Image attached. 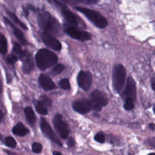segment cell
I'll use <instances>...</instances> for the list:
<instances>
[{
    "label": "cell",
    "instance_id": "29",
    "mask_svg": "<svg viewBox=\"0 0 155 155\" xmlns=\"http://www.w3.org/2000/svg\"><path fill=\"white\" fill-rule=\"evenodd\" d=\"M39 100L47 107H50L51 106V100L48 97V96L45 95H42L40 97Z\"/></svg>",
    "mask_w": 155,
    "mask_h": 155
},
{
    "label": "cell",
    "instance_id": "20",
    "mask_svg": "<svg viewBox=\"0 0 155 155\" xmlns=\"http://www.w3.org/2000/svg\"><path fill=\"white\" fill-rule=\"evenodd\" d=\"M13 51L15 53V54L18 57V58H19L20 59H21L22 58L27 52V50H22L21 48V45L18 43H17L16 42H13Z\"/></svg>",
    "mask_w": 155,
    "mask_h": 155
},
{
    "label": "cell",
    "instance_id": "22",
    "mask_svg": "<svg viewBox=\"0 0 155 155\" xmlns=\"http://www.w3.org/2000/svg\"><path fill=\"white\" fill-rule=\"evenodd\" d=\"M0 49L1 53L5 54L7 51V41L3 34L0 32Z\"/></svg>",
    "mask_w": 155,
    "mask_h": 155
},
{
    "label": "cell",
    "instance_id": "4",
    "mask_svg": "<svg viewBox=\"0 0 155 155\" xmlns=\"http://www.w3.org/2000/svg\"><path fill=\"white\" fill-rule=\"evenodd\" d=\"M125 75L126 71L122 65L117 64L114 67L113 71L112 81L114 88L117 93H119L123 88Z\"/></svg>",
    "mask_w": 155,
    "mask_h": 155
},
{
    "label": "cell",
    "instance_id": "36",
    "mask_svg": "<svg viewBox=\"0 0 155 155\" xmlns=\"http://www.w3.org/2000/svg\"><path fill=\"white\" fill-rule=\"evenodd\" d=\"M62 1L65 2H68V3H71V2H76V0H62Z\"/></svg>",
    "mask_w": 155,
    "mask_h": 155
},
{
    "label": "cell",
    "instance_id": "15",
    "mask_svg": "<svg viewBox=\"0 0 155 155\" xmlns=\"http://www.w3.org/2000/svg\"><path fill=\"white\" fill-rule=\"evenodd\" d=\"M4 22L10 27V28L12 29L13 33L15 37L18 39V40L20 42V43L22 45H26L27 41L25 38V36L23 34V33L19 29L18 27H16L7 18L4 17Z\"/></svg>",
    "mask_w": 155,
    "mask_h": 155
},
{
    "label": "cell",
    "instance_id": "24",
    "mask_svg": "<svg viewBox=\"0 0 155 155\" xmlns=\"http://www.w3.org/2000/svg\"><path fill=\"white\" fill-rule=\"evenodd\" d=\"M64 69H65V66L61 64H59L53 68L51 70V73L53 75H57L61 73Z\"/></svg>",
    "mask_w": 155,
    "mask_h": 155
},
{
    "label": "cell",
    "instance_id": "6",
    "mask_svg": "<svg viewBox=\"0 0 155 155\" xmlns=\"http://www.w3.org/2000/svg\"><path fill=\"white\" fill-rule=\"evenodd\" d=\"M40 128L41 129V131L42 133L45 135V137H47L48 139H49L50 140L53 142L54 143H56L60 147L62 146V143L59 140V139L56 137L54 132L51 128L49 124L47 122L46 119L44 117L41 118L40 121Z\"/></svg>",
    "mask_w": 155,
    "mask_h": 155
},
{
    "label": "cell",
    "instance_id": "40",
    "mask_svg": "<svg viewBox=\"0 0 155 155\" xmlns=\"http://www.w3.org/2000/svg\"><path fill=\"white\" fill-rule=\"evenodd\" d=\"M0 52H1V49H0Z\"/></svg>",
    "mask_w": 155,
    "mask_h": 155
},
{
    "label": "cell",
    "instance_id": "7",
    "mask_svg": "<svg viewBox=\"0 0 155 155\" xmlns=\"http://www.w3.org/2000/svg\"><path fill=\"white\" fill-rule=\"evenodd\" d=\"M65 33L71 38L79 40L81 41H85L91 39V35L90 33L85 31H81L78 30L74 27L70 26L67 27L64 30Z\"/></svg>",
    "mask_w": 155,
    "mask_h": 155
},
{
    "label": "cell",
    "instance_id": "34",
    "mask_svg": "<svg viewBox=\"0 0 155 155\" xmlns=\"http://www.w3.org/2000/svg\"><path fill=\"white\" fill-rule=\"evenodd\" d=\"M151 86L152 89L155 91V75L153 76L151 79Z\"/></svg>",
    "mask_w": 155,
    "mask_h": 155
},
{
    "label": "cell",
    "instance_id": "28",
    "mask_svg": "<svg viewBox=\"0 0 155 155\" xmlns=\"http://www.w3.org/2000/svg\"><path fill=\"white\" fill-rule=\"evenodd\" d=\"M31 150L35 153H40L42 150V145L38 142H34L31 145Z\"/></svg>",
    "mask_w": 155,
    "mask_h": 155
},
{
    "label": "cell",
    "instance_id": "13",
    "mask_svg": "<svg viewBox=\"0 0 155 155\" xmlns=\"http://www.w3.org/2000/svg\"><path fill=\"white\" fill-rule=\"evenodd\" d=\"M122 97L124 100L130 98L134 101L136 99V85L131 76H129L127 79L126 87L122 94Z\"/></svg>",
    "mask_w": 155,
    "mask_h": 155
},
{
    "label": "cell",
    "instance_id": "2",
    "mask_svg": "<svg viewBox=\"0 0 155 155\" xmlns=\"http://www.w3.org/2000/svg\"><path fill=\"white\" fill-rule=\"evenodd\" d=\"M58 60V56L53 51L46 48L39 50L35 55L36 65L42 70L53 66L57 62Z\"/></svg>",
    "mask_w": 155,
    "mask_h": 155
},
{
    "label": "cell",
    "instance_id": "11",
    "mask_svg": "<svg viewBox=\"0 0 155 155\" xmlns=\"http://www.w3.org/2000/svg\"><path fill=\"white\" fill-rule=\"evenodd\" d=\"M73 110L80 113L85 114L88 113L91 109V105L90 101L87 99H81L73 102L72 104Z\"/></svg>",
    "mask_w": 155,
    "mask_h": 155
},
{
    "label": "cell",
    "instance_id": "23",
    "mask_svg": "<svg viewBox=\"0 0 155 155\" xmlns=\"http://www.w3.org/2000/svg\"><path fill=\"white\" fill-rule=\"evenodd\" d=\"M4 143L5 144L10 147V148H15L16 146V142L15 140V139L11 136H7L5 138L4 140Z\"/></svg>",
    "mask_w": 155,
    "mask_h": 155
},
{
    "label": "cell",
    "instance_id": "30",
    "mask_svg": "<svg viewBox=\"0 0 155 155\" xmlns=\"http://www.w3.org/2000/svg\"><path fill=\"white\" fill-rule=\"evenodd\" d=\"M18 57L14 54H10V55L8 56L7 58V61L8 64H14L18 60Z\"/></svg>",
    "mask_w": 155,
    "mask_h": 155
},
{
    "label": "cell",
    "instance_id": "41",
    "mask_svg": "<svg viewBox=\"0 0 155 155\" xmlns=\"http://www.w3.org/2000/svg\"><path fill=\"white\" fill-rule=\"evenodd\" d=\"M0 92H1V90H0Z\"/></svg>",
    "mask_w": 155,
    "mask_h": 155
},
{
    "label": "cell",
    "instance_id": "12",
    "mask_svg": "<svg viewBox=\"0 0 155 155\" xmlns=\"http://www.w3.org/2000/svg\"><path fill=\"white\" fill-rule=\"evenodd\" d=\"M41 38L42 42L50 48L56 51H60L62 49L61 43L53 36L43 32L41 35Z\"/></svg>",
    "mask_w": 155,
    "mask_h": 155
},
{
    "label": "cell",
    "instance_id": "9",
    "mask_svg": "<svg viewBox=\"0 0 155 155\" xmlns=\"http://www.w3.org/2000/svg\"><path fill=\"white\" fill-rule=\"evenodd\" d=\"M77 82L82 90H88L92 83V75L87 71H80L77 76Z\"/></svg>",
    "mask_w": 155,
    "mask_h": 155
},
{
    "label": "cell",
    "instance_id": "33",
    "mask_svg": "<svg viewBox=\"0 0 155 155\" xmlns=\"http://www.w3.org/2000/svg\"><path fill=\"white\" fill-rule=\"evenodd\" d=\"M67 145L69 147H73L75 145V141L74 139L72 137H70L67 142Z\"/></svg>",
    "mask_w": 155,
    "mask_h": 155
},
{
    "label": "cell",
    "instance_id": "27",
    "mask_svg": "<svg viewBox=\"0 0 155 155\" xmlns=\"http://www.w3.org/2000/svg\"><path fill=\"white\" fill-rule=\"evenodd\" d=\"M94 139L99 143H104L105 141V135L102 131H99L97 133H96L94 137Z\"/></svg>",
    "mask_w": 155,
    "mask_h": 155
},
{
    "label": "cell",
    "instance_id": "17",
    "mask_svg": "<svg viewBox=\"0 0 155 155\" xmlns=\"http://www.w3.org/2000/svg\"><path fill=\"white\" fill-rule=\"evenodd\" d=\"M12 131L14 134L18 136H24L29 133V130L21 122L18 123L12 128Z\"/></svg>",
    "mask_w": 155,
    "mask_h": 155
},
{
    "label": "cell",
    "instance_id": "32",
    "mask_svg": "<svg viewBox=\"0 0 155 155\" xmlns=\"http://www.w3.org/2000/svg\"><path fill=\"white\" fill-rule=\"evenodd\" d=\"M146 143L148 144V145L155 148V137H149L148 138L146 141Z\"/></svg>",
    "mask_w": 155,
    "mask_h": 155
},
{
    "label": "cell",
    "instance_id": "25",
    "mask_svg": "<svg viewBox=\"0 0 155 155\" xmlns=\"http://www.w3.org/2000/svg\"><path fill=\"white\" fill-rule=\"evenodd\" d=\"M134 107V100L133 99L128 98L125 100V104H124V108L126 110H133Z\"/></svg>",
    "mask_w": 155,
    "mask_h": 155
},
{
    "label": "cell",
    "instance_id": "14",
    "mask_svg": "<svg viewBox=\"0 0 155 155\" xmlns=\"http://www.w3.org/2000/svg\"><path fill=\"white\" fill-rule=\"evenodd\" d=\"M22 61V69L24 73H30L34 68V63L32 55L30 53L27 52L26 54L21 59Z\"/></svg>",
    "mask_w": 155,
    "mask_h": 155
},
{
    "label": "cell",
    "instance_id": "31",
    "mask_svg": "<svg viewBox=\"0 0 155 155\" xmlns=\"http://www.w3.org/2000/svg\"><path fill=\"white\" fill-rule=\"evenodd\" d=\"M99 0H76V2L83 3L85 4H94L98 2Z\"/></svg>",
    "mask_w": 155,
    "mask_h": 155
},
{
    "label": "cell",
    "instance_id": "39",
    "mask_svg": "<svg viewBox=\"0 0 155 155\" xmlns=\"http://www.w3.org/2000/svg\"><path fill=\"white\" fill-rule=\"evenodd\" d=\"M153 111H154V114H155V105H154V107H153Z\"/></svg>",
    "mask_w": 155,
    "mask_h": 155
},
{
    "label": "cell",
    "instance_id": "35",
    "mask_svg": "<svg viewBox=\"0 0 155 155\" xmlns=\"http://www.w3.org/2000/svg\"><path fill=\"white\" fill-rule=\"evenodd\" d=\"M148 127H149V128H150V129H151V130H154L155 129V124H150L149 125H148Z\"/></svg>",
    "mask_w": 155,
    "mask_h": 155
},
{
    "label": "cell",
    "instance_id": "21",
    "mask_svg": "<svg viewBox=\"0 0 155 155\" xmlns=\"http://www.w3.org/2000/svg\"><path fill=\"white\" fill-rule=\"evenodd\" d=\"M6 12H7V13L8 14V15L10 17V18H11L17 25H18L20 27H21L22 29H24V30H27V25H26L23 22H22V21L19 19V18H18L14 13H13V12H10L9 10H7Z\"/></svg>",
    "mask_w": 155,
    "mask_h": 155
},
{
    "label": "cell",
    "instance_id": "5",
    "mask_svg": "<svg viewBox=\"0 0 155 155\" xmlns=\"http://www.w3.org/2000/svg\"><path fill=\"white\" fill-rule=\"evenodd\" d=\"M90 102L91 109L99 111L102 108L108 104V99L106 94L98 90H94L90 94Z\"/></svg>",
    "mask_w": 155,
    "mask_h": 155
},
{
    "label": "cell",
    "instance_id": "38",
    "mask_svg": "<svg viewBox=\"0 0 155 155\" xmlns=\"http://www.w3.org/2000/svg\"><path fill=\"white\" fill-rule=\"evenodd\" d=\"M3 117H4V114H3L2 112L0 110V120H1L2 119Z\"/></svg>",
    "mask_w": 155,
    "mask_h": 155
},
{
    "label": "cell",
    "instance_id": "1",
    "mask_svg": "<svg viewBox=\"0 0 155 155\" xmlns=\"http://www.w3.org/2000/svg\"><path fill=\"white\" fill-rule=\"evenodd\" d=\"M39 27L45 32L53 36H58L61 33V25L58 19L48 12H39L37 17Z\"/></svg>",
    "mask_w": 155,
    "mask_h": 155
},
{
    "label": "cell",
    "instance_id": "19",
    "mask_svg": "<svg viewBox=\"0 0 155 155\" xmlns=\"http://www.w3.org/2000/svg\"><path fill=\"white\" fill-rule=\"evenodd\" d=\"M34 104L37 112L42 115H46L48 113L47 107L40 101H34Z\"/></svg>",
    "mask_w": 155,
    "mask_h": 155
},
{
    "label": "cell",
    "instance_id": "3",
    "mask_svg": "<svg viewBox=\"0 0 155 155\" xmlns=\"http://www.w3.org/2000/svg\"><path fill=\"white\" fill-rule=\"evenodd\" d=\"M75 9L82 13L91 23L99 28H104L108 25L105 18L97 11L82 7H76Z\"/></svg>",
    "mask_w": 155,
    "mask_h": 155
},
{
    "label": "cell",
    "instance_id": "26",
    "mask_svg": "<svg viewBox=\"0 0 155 155\" xmlns=\"http://www.w3.org/2000/svg\"><path fill=\"white\" fill-rule=\"evenodd\" d=\"M59 87L64 90H70V84L69 81L67 79H62L59 82Z\"/></svg>",
    "mask_w": 155,
    "mask_h": 155
},
{
    "label": "cell",
    "instance_id": "10",
    "mask_svg": "<svg viewBox=\"0 0 155 155\" xmlns=\"http://www.w3.org/2000/svg\"><path fill=\"white\" fill-rule=\"evenodd\" d=\"M58 8L60 9L62 15L71 26L77 27L78 25V21L76 15L73 13L65 4L62 3Z\"/></svg>",
    "mask_w": 155,
    "mask_h": 155
},
{
    "label": "cell",
    "instance_id": "8",
    "mask_svg": "<svg viewBox=\"0 0 155 155\" xmlns=\"http://www.w3.org/2000/svg\"><path fill=\"white\" fill-rule=\"evenodd\" d=\"M53 125L62 139H67L68 136V130L65 122L62 119V117L60 114H56L53 119Z\"/></svg>",
    "mask_w": 155,
    "mask_h": 155
},
{
    "label": "cell",
    "instance_id": "18",
    "mask_svg": "<svg viewBox=\"0 0 155 155\" xmlns=\"http://www.w3.org/2000/svg\"><path fill=\"white\" fill-rule=\"evenodd\" d=\"M24 113L27 122L31 127H34L36 123V118L33 109L30 107H27L24 109Z\"/></svg>",
    "mask_w": 155,
    "mask_h": 155
},
{
    "label": "cell",
    "instance_id": "37",
    "mask_svg": "<svg viewBox=\"0 0 155 155\" xmlns=\"http://www.w3.org/2000/svg\"><path fill=\"white\" fill-rule=\"evenodd\" d=\"M53 154H54V155H61L62 153L59 151H53Z\"/></svg>",
    "mask_w": 155,
    "mask_h": 155
},
{
    "label": "cell",
    "instance_id": "16",
    "mask_svg": "<svg viewBox=\"0 0 155 155\" xmlns=\"http://www.w3.org/2000/svg\"><path fill=\"white\" fill-rule=\"evenodd\" d=\"M38 81L42 88L46 91L51 90L56 88L52 79L46 74H41L39 76Z\"/></svg>",
    "mask_w": 155,
    "mask_h": 155
}]
</instances>
